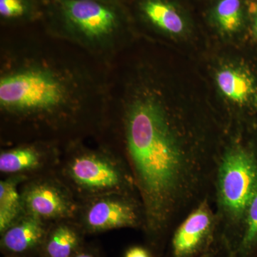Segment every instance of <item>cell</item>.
Masks as SVG:
<instances>
[{
	"mask_svg": "<svg viewBox=\"0 0 257 257\" xmlns=\"http://www.w3.org/2000/svg\"><path fill=\"white\" fill-rule=\"evenodd\" d=\"M215 224L207 204L203 203L191 213L172 235V257H197L215 243Z\"/></svg>",
	"mask_w": 257,
	"mask_h": 257,
	"instance_id": "5",
	"label": "cell"
},
{
	"mask_svg": "<svg viewBox=\"0 0 257 257\" xmlns=\"http://www.w3.org/2000/svg\"><path fill=\"white\" fill-rule=\"evenodd\" d=\"M197 257H230L229 253L226 251L221 243L216 241L208 251Z\"/></svg>",
	"mask_w": 257,
	"mask_h": 257,
	"instance_id": "18",
	"label": "cell"
},
{
	"mask_svg": "<svg viewBox=\"0 0 257 257\" xmlns=\"http://www.w3.org/2000/svg\"><path fill=\"white\" fill-rule=\"evenodd\" d=\"M141 10L155 28L170 35H180L185 29L182 16L166 0H143Z\"/></svg>",
	"mask_w": 257,
	"mask_h": 257,
	"instance_id": "12",
	"label": "cell"
},
{
	"mask_svg": "<svg viewBox=\"0 0 257 257\" xmlns=\"http://www.w3.org/2000/svg\"><path fill=\"white\" fill-rule=\"evenodd\" d=\"M32 13L33 6L29 0H0V16L4 21L27 20Z\"/></svg>",
	"mask_w": 257,
	"mask_h": 257,
	"instance_id": "17",
	"label": "cell"
},
{
	"mask_svg": "<svg viewBox=\"0 0 257 257\" xmlns=\"http://www.w3.org/2000/svg\"><path fill=\"white\" fill-rule=\"evenodd\" d=\"M215 19L223 31H237L242 24V9L240 0H220L216 5Z\"/></svg>",
	"mask_w": 257,
	"mask_h": 257,
	"instance_id": "16",
	"label": "cell"
},
{
	"mask_svg": "<svg viewBox=\"0 0 257 257\" xmlns=\"http://www.w3.org/2000/svg\"><path fill=\"white\" fill-rule=\"evenodd\" d=\"M84 222L88 231L101 232L135 226L138 223V216L133 206L127 202L106 197L91 204L86 213Z\"/></svg>",
	"mask_w": 257,
	"mask_h": 257,
	"instance_id": "8",
	"label": "cell"
},
{
	"mask_svg": "<svg viewBox=\"0 0 257 257\" xmlns=\"http://www.w3.org/2000/svg\"><path fill=\"white\" fill-rule=\"evenodd\" d=\"M256 107H257V97H256Z\"/></svg>",
	"mask_w": 257,
	"mask_h": 257,
	"instance_id": "23",
	"label": "cell"
},
{
	"mask_svg": "<svg viewBox=\"0 0 257 257\" xmlns=\"http://www.w3.org/2000/svg\"><path fill=\"white\" fill-rule=\"evenodd\" d=\"M72 257H97V256H96L95 253L92 252V251L82 249Z\"/></svg>",
	"mask_w": 257,
	"mask_h": 257,
	"instance_id": "20",
	"label": "cell"
},
{
	"mask_svg": "<svg viewBox=\"0 0 257 257\" xmlns=\"http://www.w3.org/2000/svg\"><path fill=\"white\" fill-rule=\"evenodd\" d=\"M23 202L30 214L40 219L67 216L72 210L63 193L47 184H35L24 194Z\"/></svg>",
	"mask_w": 257,
	"mask_h": 257,
	"instance_id": "9",
	"label": "cell"
},
{
	"mask_svg": "<svg viewBox=\"0 0 257 257\" xmlns=\"http://www.w3.org/2000/svg\"><path fill=\"white\" fill-rule=\"evenodd\" d=\"M69 174L76 183L89 190H111L121 183V174L116 166L93 154L74 158L69 166Z\"/></svg>",
	"mask_w": 257,
	"mask_h": 257,
	"instance_id": "6",
	"label": "cell"
},
{
	"mask_svg": "<svg viewBox=\"0 0 257 257\" xmlns=\"http://www.w3.org/2000/svg\"><path fill=\"white\" fill-rule=\"evenodd\" d=\"M21 209V199L15 180L0 183V232L3 234L17 221Z\"/></svg>",
	"mask_w": 257,
	"mask_h": 257,
	"instance_id": "14",
	"label": "cell"
},
{
	"mask_svg": "<svg viewBox=\"0 0 257 257\" xmlns=\"http://www.w3.org/2000/svg\"><path fill=\"white\" fill-rule=\"evenodd\" d=\"M124 257H151L150 253L147 250L140 246H135L130 248L126 253H125Z\"/></svg>",
	"mask_w": 257,
	"mask_h": 257,
	"instance_id": "19",
	"label": "cell"
},
{
	"mask_svg": "<svg viewBox=\"0 0 257 257\" xmlns=\"http://www.w3.org/2000/svg\"><path fill=\"white\" fill-rule=\"evenodd\" d=\"M42 219L30 214L2 234V251L9 257H23L41 251L47 235Z\"/></svg>",
	"mask_w": 257,
	"mask_h": 257,
	"instance_id": "7",
	"label": "cell"
},
{
	"mask_svg": "<svg viewBox=\"0 0 257 257\" xmlns=\"http://www.w3.org/2000/svg\"><path fill=\"white\" fill-rule=\"evenodd\" d=\"M256 190L257 152L253 147L235 145L223 157L218 175L219 204L230 221L219 236L225 246L239 231Z\"/></svg>",
	"mask_w": 257,
	"mask_h": 257,
	"instance_id": "4",
	"label": "cell"
},
{
	"mask_svg": "<svg viewBox=\"0 0 257 257\" xmlns=\"http://www.w3.org/2000/svg\"><path fill=\"white\" fill-rule=\"evenodd\" d=\"M123 108L125 143L146 204L149 232L158 243L167 218L193 182L197 160L186 150L152 89H135Z\"/></svg>",
	"mask_w": 257,
	"mask_h": 257,
	"instance_id": "2",
	"label": "cell"
},
{
	"mask_svg": "<svg viewBox=\"0 0 257 257\" xmlns=\"http://www.w3.org/2000/svg\"><path fill=\"white\" fill-rule=\"evenodd\" d=\"M51 37L85 52L112 68L121 36L122 22L117 4L89 0H53Z\"/></svg>",
	"mask_w": 257,
	"mask_h": 257,
	"instance_id": "3",
	"label": "cell"
},
{
	"mask_svg": "<svg viewBox=\"0 0 257 257\" xmlns=\"http://www.w3.org/2000/svg\"><path fill=\"white\" fill-rule=\"evenodd\" d=\"M30 39L4 42L0 66V109L22 119L57 123L110 102L109 67L83 51Z\"/></svg>",
	"mask_w": 257,
	"mask_h": 257,
	"instance_id": "1",
	"label": "cell"
},
{
	"mask_svg": "<svg viewBox=\"0 0 257 257\" xmlns=\"http://www.w3.org/2000/svg\"><path fill=\"white\" fill-rule=\"evenodd\" d=\"M251 11L253 15V28L257 33V5H253L251 7Z\"/></svg>",
	"mask_w": 257,
	"mask_h": 257,
	"instance_id": "21",
	"label": "cell"
},
{
	"mask_svg": "<svg viewBox=\"0 0 257 257\" xmlns=\"http://www.w3.org/2000/svg\"><path fill=\"white\" fill-rule=\"evenodd\" d=\"M41 161V155L33 147H23L0 155V170L5 173H14L31 170L38 167Z\"/></svg>",
	"mask_w": 257,
	"mask_h": 257,
	"instance_id": "15",
	"label": "cell"
},
{
	"mask_svg": "<svg viewBox=\"0 0 257 257\" xmlns=\"http://www.w3.org/2000/svg\"><path fill=\"white\" fill-rule=\"evenodd\" d=\"M216 83L224 96L239 104L246 102L253 92L251 79L237 69H221L216 75Z\"/></svg>",
	"mask_w": 257,
	"mask_h": 257,
	"instance_id": "13",
	"label": "cell"
},
{
	"mask_svg": "<svg viewBox=\"0 0 257 257\" xmlns=\"http://www.w3.org/2000/svg\"><path fill=\"white\" fill-rule=\"evenodd\" d=\"M89 1L101 2V3H110V4H116V0H89Z\"/></svg>",
	"mask_w": 257,
	"mask_h": 257,
	"instance_id": "22",
	"label": "cell"
},
{
	"mask_svg": "<svg viewBox=\"0 0 257 257\" xmlns=\"http://www.w3.org/2000/svg\"><path fill=\"white\" fill-rule=\"evenodd\" d=\"M226 248L230 257H257V190L239 231Z\"/></svg>",
	"mask_w": 257,
	"mask_h": 257,
	"instance_id": "10",
	"label": "cell"
},
{
	"mask_svg": "<svg viewBox=\"0 0 257 257\" xmlns=\"http://www.w3.org/2000/svg\"><path fill=\"white\" fill-rule=\"evenodd\" d=\"M82 243L77 229L62 224L47 233L40 252L42 257H72L83 249Z\"/></svg>",
	"mask_w": 257,
	"mask_h": 257,
	"instance_id": "11",
	"label": "cell"
}]
</instances>
